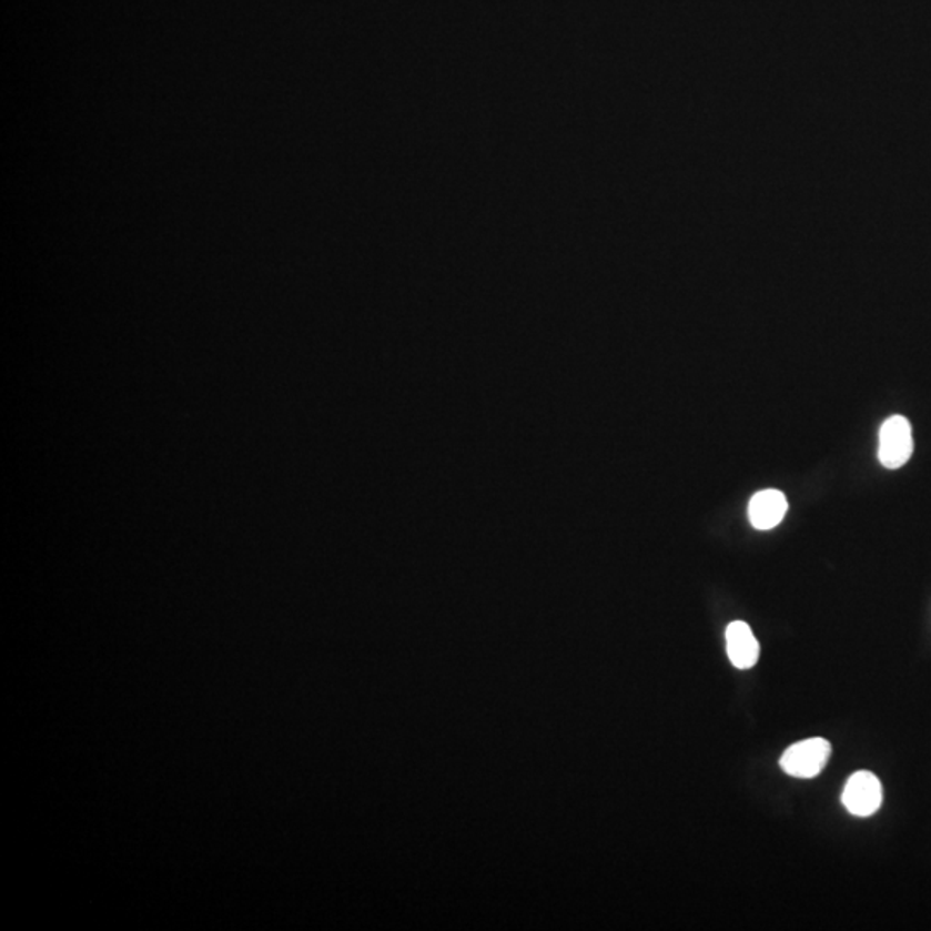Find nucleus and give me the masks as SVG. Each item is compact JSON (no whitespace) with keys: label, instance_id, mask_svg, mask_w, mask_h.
Returning a JSON list of instances; mask_svg holds the SVG:
<instances>
[{"label":"nucleus","instance_id":"1","mask_svg":"<svg viewBox=\"0 0 931 931\" xmlns=\"http://www.w3.org/2000/svg\"><path fill=\"white\" fill-rule=\"evenodd\" d=\"M831 756V746L824 738H808L802 742L793 743L785 750L780 759L781 769L793 778L818 777L828 765Z\"/></svg>","mask_w":931,"mask_h":931},{"label":"nucleus","instance_id":"2","mask_svg":"<svg viewBox=\"0 0 931 931\" xmlns=\"http://www.w3.org/2000/svg\"><path fill=\"white\" fill-rule=\"evenodd\" d=\"M914 451L911 423L904 416H892L880 428L878 459L887 469H899Z\"/></svg>","mask_w":931,"mask_h":931},{"label":"nucleus","instance_id":"3","mask_svg":"<svg viewBox=\"0 0 931 931\" xmlns=\"http://www.w3.org/2000/svg\"><path fill=\"white\" fill-rule=\"evenodd\" d=\"M842 802L850 814L859 816V818L873 816L883 802L881 781L871 771H858L847 781Z\"/></svg>","mask_w":931,"mask_h":931},{"label":"nucleus","instance_id":"4","mask_svg":"<svg viewBox=\"0 0 931 931\" xmlns=\"http://www.w3.org/2000/svg\"><path fill=\"white\" fill-rule=\"evenodd\" d=\"M727 652L731 665L738 669L753 668L759 661V641L747 623L733 621L728 625Z\"/></svg>","mask_w":931,"mask_h":931},{"label":"nucleus","instance_id":"5","mask_svg":"<svg viewBox=\"0 0 931 931\" xmlns=\"http://www.w3.org/2000/svg\"><path fill=\"white\" fill-rule=\"evenodd\" d=\"M789 510L787 497L780 490H762L753 495L749 504L750 525L758 529H771L780 525Z\"/></svg>","mask_w":931,"mask_h":931}]
</instances>
